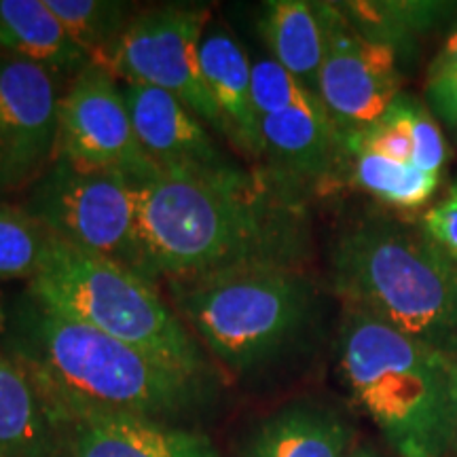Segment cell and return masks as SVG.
<instances>
[{
  "mask_svg": "<svg viewBox=\"0 0 457 457\" xmlns=\"http://www.w3.org/2000/svg\"><path fill=\"white\" fill-rule=\"evenodd\" d=\"M138 187L123 174L55 157L20 205L51 236L104 256L145 278L138 236Z\"/></svg>",
  "mask_w": 457,
  "mask_h": 457,
  "instance_id": "cell-7",
  "label": "cell"
},
{
  "mask_svg": "<svg viewBox=\"0 0 457 457\" xmlns=\"http://www.w3.org/2000/svg\"><path fill=\"white\" fill-rule=\"evenodd\" d=\"M26 288L74 322L182 373L219 381L212 360L163 299L159 286L104 256L85 253L54 236L41 273Z\"/></svg>",
  "mask_w": 457,
  "mask_h": 457,
  "instance_id": "cell-6",
  "label": "cell"
},
{
  "mask_svg": "<svg viewBox=\"0 0 457 457\" xmlns=\"http://www.w3.org/2000/svg\"><path fill=\"white\" fill-rule=\"evenodd\" d=\"M138 236L148 282L237 267H303L312 254L305 191L239 163L159 174L138 187Z\"/></svg>",
  "mask_w": 457,
  "mask_h": 457,
  "instance_id": "cell-1",
  "label": "cell"
},
{
  "mask_svg": "<svg viewBox=\"0 0 457 457\" xmlns=\"http://www.w3.org/2000/svg\"><path fill=\"white\" fill-rule=\"evenodd\" d=\"M421 231L457 262V185L449 188L447 197L428 210Z\"/></svg>",
  "mask_w": 457,
  "mask_h": 457,
  "instance_id": "cell-26",
  "label": "cell"
},
{
  "mask_svg": "<svg viewBox=\"0 0 457 457\" xmlns=\"http://www.w3.org/2000/svg\"><path fill=\"white\" fill-rule=\"evenodd\" d=\"M54 236L21 208L0 199V282H32L47 261Z\"/></svg>",
  "mask_w": 457,
  "mask_h": 457,
  "instance_id": "cell-23",
  "label": "cell"
},
{
  "mask_svg": "<svg viewBox=\"0 0 457 457\" xmlns=\"http://www.w3.org/2000/svg\"><path fill=\"white\" fill-rule=\"evenodd\" d=\"M341 179L369 193L370 197L379 199L381 204L400 210H417L426 205L441 182L413 163H398L367 148L350 145L343 138L337 180Z\"/></svg>",
  "mask_w": 457,
  "mask_h": 457,
  "instance_id": "cell-21",
  "label": "cell"
},
{
  "mask_svg": "<svg viewBox=\"0 0 457 457\" xmlns=\"http://www.w3.org/2000/svg\"><path fill=\"white\" fill-rule=\"evenodd\" d=\"M262 165L303 188L337 180L341 136L322 102L261 117Z\"/></svg>",
  "mask_w": 457,
  "mask_h": 457,
  "instance_id": "cell-14",
  "label": "cell"
},
{
  "mask_svg": "<svg viewBox=\"0 0 457 457\" xmlns=\"http://www.w3.org/2000/svg\"><path fill=\"white\" fill-rule=\"evenodd\" d=\"M352 428L337 411L296 403L262 420L242 449V457H347Z\"/></svg>",
  "mask_w": 457,
  "mask_h": 457,
  "instance_id": "cell-17",
  "label": "cell"
},
{
  "mask_svg": "<svg viewBox=\"0 0 457 457\" xmlns=\"http://www.w3.org/2000/svg\"><path fill=\"white\" fill-rule=\"evenodd\" d=\"M4 318H7V296L0 290V333H3L4 328Z\"/></svg>",
  "mask_w": 457,
  "mask_h": 457,
  "instance_id": "cell-31",
  "label": "cell"
},
{
  "mask_svg": "<svg viewBox=\"0 0 457 457\" xmlns=\"http://www.w3.org/2000/svg\"><path fill=\"white\" fill-rule=\"evenodd\" d=\"M364 38L392 49L394 55H413L428 34L455 13V3L443 0H353L337 3Z\"/></svg>",
  "mask_w": 457,
  "mask_h": 457,
  "instance_id": "cell-19",
  "label": "cell"
},
{
  "mask_svg": "<svg viewBox=\"0 0 457 457\" xmlns=\"http://www.w3.org/2000/svg\"><path fill=\"white\" fill-rule=\"evenodd\" d=\"M55 157L117 171L136 185L162 174L142 153L119 79L96 64L85 68L62 94Z\"/></svg>",
  "mask_w": 457,
  "mask_h": 457,
  "instance_id": "cell-11",
  "label": "cell"
},
{
  "mask_svg": "<svg viewBox=\"0 0 457 457\" xmlns=\"http://www.w3.org/2000/svg\"><path fill=\"white\" fill-rule=\"evenodd\" d=\"M432 72H457V26L449 34L447 41H445L443 49L432 60L430 72L428 74Z\"/></svg>",
  "mask_w": 457,
  "mask_h": 457,
  "instance_id": "cell-28",
  "label": "cell"
},
{
  "mask_svg": "<svg viewBox=\"0 0 457 457\" xmlns=\"http://www.w3.org/2000/svg\"><path fill=\"white\" fill-rule=\"evenodd\" d=\"M259 26L273 60L318 96L324 60V32L318 4L305 0H271L262 7Z\"/></svg>",
  "mask_w": 457,
  "mask_h": 457,
  "instance_id": "cell-18",
  "label": "cell"
},
{
  "mask_svg": "<svg viewBox=\"0 0 457 457\" xmlns=\"http://www.w3.org/2000/svg\"><path fill=\"white\" fill-rule=\"evenodd\" d=\"M204 352L233 375L278 360L316 320L320 295L303 267H237L163 282Z\"/></svg>",
  "mask_w": 457,
  "mask_h": 457,
  "instance_id": "cell-5",
  "label": "cell"
},
{
  "mask_svg": "<svg viewBox=\"0 0 457 457\" xmlns=\"http://www.w3.org/2000/svg\"><path fill=\"white\" fill-rule=\"evenodd\" d=\"M47 4L74 43L91 57V64L108 71L134 20L129 4L119 0H47Z\"/></svg>",
  "mask_w": 457,
  "mask_h": 457,
  "instance_id": "cell-22",
  "label": "cell"
},
{
  "mask_svg": "<svg viewBox=\"0 0 457 457\" xmlns=\"http://www.w3.org/2000/svg\"><path fill=\"white\" fill-rule=\"evenodd\" d=\"M0 54L43 68L60 87L91 66L47 0H0Z\"/></svg>",
  "mask_w": 457,
  "mask_h": 457,
  "instance_id": "cell-16",
  "label": "cell"
},
{
  "mask_svg": "<svg viewBox=\"0 0 457 457\" xmlns=\"http://www.w3.org/2000/svg\"><path fill=\"white\" fill-rule=\"evenodd\" d=\"M202 71L220 119V136L248 162H262L261 117L253 100V60L231 32L210 21L202 38Z\"/></svg>",
  "mask_w": 457,
  "mask_h": 457,
  "instance_id": "cell-15",
  "label": "cell"
},
{
  "mask_svg": "<svg viewBox=\"0 0 457 457\" xmlns=\"http://www.w3.org/2000/svg\"><path fill=\"white\" fill-rule=\"evenodd\" d=\"M347 457H381V455L369 447H360V449H352Z\"/></svg>",
  "mask_w": 457,
  "mask_h": 457,
  "instance_id": "cell-30",
  "label": "cell"
},
{
  "mask_svg": "<svg viewBox=\"0 0 457 457\" xmlns=\"http://www.w3.org/2000/svg\"><path fill=\"white\" fill-rule=\"evenodd\" d=\"M426 102L436 117L457 128V72L428 74Z\"/></svg>",
  "mask_w": 457,
  "mask_h": 457,
  "instance_id": "cell-27",
  "label": "cell"
},
{
  "mask_svg": "<svg viewBox=\"0 0 457 457\" xmlns=\"http://www.w3.org/2000/svg\"><path fill=\"white\" fill-rule=\"evenodd\" d=\"M328 279L343 305L457 358V262L424 231L362 216L328 245Z\"/></svg>",
  "mask_w": 457,
  "mask_h": 457,
  "instance_id": "cell-3",
  "label": "cell"
},
{
  "mask_svg": "<svg viewBox=\"0 0 457 457\" xmlns=\"http://www.w3.org/2000/svg\"><path fill=\"white\" fill-rule=\"evenodd\" d=\"M121 87L142 153L162 174L236 163L216 145L208 125L170 91L145 83H123Z\"/></svg>",
  "mask_w": 457,
  "mask_h": 457,
  "instance_id": "cell-13",
  "label": "cell"
},
{
  "mask_svg": "<svg viewBox=\"0 0 457 457\" xmlns=\"http://www.w3.org/2000/svg\"><path fill=\"white\" fill-rule=\"evenodd\" d=\"M204 7H157L129 21L108 72L125 83L170 91L220 136V119L202 71Z\"/></svg>",
  "mask_w": 457,
  "mask_h": 457,
  "instance_id": "cell-8",
  "label": "cell"
},
{
  "mask_svg": "<svg viewBox=\"0 0 457 457\" xmlns=\"http://www.w3.org/2000/svg\"><path fill=\"white\" fill-rule=\"evenodd\" d=\"M60 102L51 74L0 54V159L7 193L26 191L55 159Z\"/></svg>",
  "mask_w": 457,
  "mask_h": 457,
  "instance_id": "cell-12",
  "label": "cell"
},
{
  "mask_svg": "<svg viewBox=\"0 0 457 457\" xmlns=\"http://www.w3.org/2000/svg\"><path fill=\"white\" fill-rule=\"evenodd\" d=\"M0 451L9 457H57L54 428L41 398L0 347Z\"/></svg>",
  "mask_w": 457,
  "mask_h": 457,
  "instance_id": "cell-20",
  "label": "cell"
},
{
  "mask_svg": "<svg viewBox=\"0 0 457 457\" xmlns=\"http://www.w3.org/2000/svg\"><path fill=\"white\" fill-rule=\"evenodd\" d=\"M409 112L411 138H413V165L441 180L449 162V148L432 112L411 96H404Z\"/></svg>",
  "mask_w": 457,
  "mask_h": 457,
  "instance_id": "cell-25",
  "label": "cell"
},
{
  "mask_svg": "<svg viewBox=\"0 0 457 457\" xmlns=\"http://www.w3.org/2000/svg\"><path fill=\"white\" fill-rule=\"evenodd\" d=\"M54 428L57 457H220L208 434L151 417L37 390Z\"/></svg>",
  "mask_w": 457,
  "mask_h": 457,
  "instance_id": "cell-9",
  "label": "cell"
},
{
  "mask_svg": "<svg viewBox=\"0 0 457 457\" xmlns=\"http://www.w3.org/2000/svg\"><path fill=\"white\" fill-rule=\"evenodd\" d=\"M0 347L24 370L34 390L168 424L195 426L219 394V381L182 373L74 322L38 301L26 286L7 299Z\"/></svg>",
  "mask_w": 457,
  "mask_h": 457,
  "instance_id": "cell-2",
  "label": "cell"
},
{
  "mask_svg": "<svg viewBox=\"0 0 457 457\" xmlns=\"http://www.w3.org/2000/svg\"><path fill=\"white\" fill-rule=\"evenodd\" d=\"M453 356L343 305L339 369L358 407L398 457H449Z\"/></svg>",
  "mask_w": 457,
  "mask_h": 457,
  "instance_id": "cell-4",
  "label": "cell"
},
{
  "mask_svg": "<svg viewBox=\"0 0 457 457\" xmlns=\"http://www.w3.org/2000/svg\"><path fill=\"white\" fill-rule=\"evenodd\" d=\"M316 4L324 32L320 100L341 134L367 129L403 94L398 57L364 38L337 3Z\"/></svg>",
  "mask_w": 457,
  "mask_h": 457,
  "instance_id": "cell-10",
  "label": "cell"
},
{
  "mask_svg": "<svg viewBox=\"0 0 457 457\" xmlns=\"http://www.w3.org/2000/svg\"><path fill=\"white\" fill-rule=\"evenodd\" d=\"M4 171H3V159H0V195H4Z\"/></svg>",
  "mask_w": 457,
  "mask_h": 457,
  "instance_id": "cell-32",
  "label": "cell"
},
{
  "mask_svg": "<svg viewBox=\"0 0 457 457\" xmlns=\"http://www.w3.org/2000/svg\"><path fill=\"white\" fill-rule=\"evenodd\" d=\"M451 409H453V430L457 451V358H453V362H451Z\"/></svg>",
  "mask_w": 457,
  "mask_h": 457,
  "instance_id": "cell-29",
  "label": "cell"
},
{
  "mask_svg": "<svg viewBox=\"0 0 457 457\" xmlns=\"http://www.w3.org/2000/svg\"><path fill=\"white\" fill-rule=\"evenodd\" d=\"M0 457H9V455H4V453H3V451H0Z\"/></svg>",
  "mask_w": 457,
  "mask_h": 457,
  "instance_id": "cell-33",
  "label": "cell"
},
{
  "mask_svg": "<svg viewBox=\"0 0 457 457\" xmlns=\"http://www.w3.org/2000/svg\"><path fill=\"white\" fill-rule=\"evenodd\" d=\"M253 100L259 117L322 102L273 57H259L253 62Z\"/></svg>",
  "mask_w": 457,
  "mask_h": 457,
  "instance_id": "cell-24",
  "label": "cell"
}]
</instances>
